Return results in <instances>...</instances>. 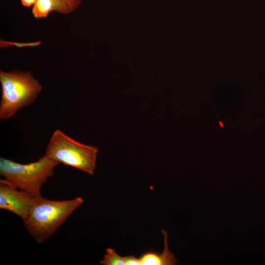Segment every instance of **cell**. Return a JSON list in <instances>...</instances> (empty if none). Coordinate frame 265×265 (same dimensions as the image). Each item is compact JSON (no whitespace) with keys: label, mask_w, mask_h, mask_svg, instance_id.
<instances>
[{"label":"cell","mask_w":265,"mask_h":265,"mask_svg":"<svg viewBox=\"0 0 265 265\" xmlns=\"http://www.w3.org/2000/svg\"><path fill=\"white\" fill-rule=\"evenodd\" d=\"M77 197L67 200H52L36 197L24 225L28 233L39 243L51 237L73 212L83 203Z\"/></svg>","instance_id":"6da1fadb"},{"label":"cell","mask_w":265,"mask_h":265,"mask_svg":"<svg viewBox=\"0 0 265 265\" xmlns=\"http://www.w3.org/2000/svg\"><path fill=\"white\" fill-rule=\"evenodd\" d=\"M1 96L0 119L11 117L19 110L32 104L42 85L30 71H0Z\"/></svg>","instance_id":"7a4b0ae2"},{"label":"cell","mask_w":265,"mask_h":265,"mask_svg":"<svg viewBox=\"0 0 265 265\" xmlns=\"http://www.w3.org/2000/svg\"><path fill=\"white\" fill-rule=\"evenodd\" d=\"M59 164L45 155L37 161L27 164L0 157V174L8 184L38 197L41 196L43 184L53 175L54 169Z\"/></svg>","instance_id":"3957f363"},{"label":"cell","mask_w":265,"mask_h":265,"mask_svg":"<svg viewBox=\"0 0 265 265\" xmlns=\"http://www.w3.org/2000/svg\"><path fill=\"white\" fill-rule=\"evenodd\" d=\"M98 151L97 147L83 144L56 129L49 140L45 155L59 163L93 175Z\"/></svg>","instance_id":"277c9868"},{"label":"cell","mask_w":265,"mask_h":265,"mask_svg":"<svg viewBox=\"0 0 265 265\" xmlns=\"http://www.w3.org/2000/svg\"><path fill=\"white\" fill-rule=\"evenodd\" d=\"M36 197L0 180V208L14 213L24 221L31 209Z\"/></svg>","instance_id":"5b68a950"},{"label":"cell","mask_w":265,"mask_h":265,"mask_svg":"<svg viewBox=\"0 0 265 265\" xmlns=\"http://www.w3.org/2000/svg\"><path fill=\"white\" fill-rule=\"evenodd\" d=\"M164 236V249L161 254L147 252L138 258L139 265H175L177 260L175 255L169 250L168 244L167 233L161 230Z\"/></svg>","instance_id":"8992f818"},{"label":"cell","mask_w":265,"mask_h":265,"mask_svg":"<svg viewBox=\"0 0 265 265\" xmlns=\"http://www.w3.org/2000/svg\"><path fill=\"white\" fill-rule=\"evenodd\" d=\"M57 10L55 0H37L33 5L32 13L35 18H44L51 12H57Z\"/></svg>","instance_id":"52a82bcc"},{"label":"cell","mask_w":265,"mask_h":265,"mask_svg":"<svg viewBox=\"0 0 265 265\" xmlns=\"http://www.w3.org/2000/svg\"><path fill=\"white\" fill-rule=\"evenodd\" d=\"M106 254L100 264L103 265H125L124 257L118 255L115 250L111 248L106 249Z\"/></svg>","instance_id":"ba28073f"},{"label":"cell","mask_w":265,"mask_h":265,"mask_svg":"<svg viewBox=\"0 0 265 265\" xmlns=\"http://www.w3.org/2000/svg\"><path fill=\"white\" fill-rule=\"evenodd\" d=\"M82 0H55L57 12L61 14L70 13L77 9Z\"/></svg>","instance_id":"9c48e42d"},{"label":"cell","mask_w":265,"mask_h":265,"mask_svg":"<svg viewBox=\"0 0 265 265\" xmlns=\"http://www.w3.org/2000/svg\"><path fill=\"white\" fill-rule=\"evenodd\" d=\"M41 41H38L35 42H30V43H16L13 42H8L4 41H0L1 47H6L7 46H11L12 45H14L18 47H29V46H38L41 44Z\"/></svg>","instance_id":"30bf717a"},{"label":"cell","mask_w":265,"mask_h":265,"mask_svg":"<svg viewBox=\"0 0 265 265\" xmlns=\"http://www.w3.org/2000/svg\"><path fill=\"white\" fill-rule=\"evenodd\" d=\"M124 261L125 265H139L138 258L132 255L124 257Z\"/></svg>","instance_id":"8fae6325"},{"label":"cell","mask_w":265,"mask_h":265,"mask_svg":"<svg viewBox=\"0 0 265 265\" xmlns=\"http://www.w3.org/2000/svg\"><path fill=\"white\" fill-rule=\"evenodd\" d=\"M22 5L26 7H29L33 5L37 0H20Z\"/></svg>","instance_id":"7c38bea8"},{"label":"cell","mask_w":265,"mask_h":265,"mask_svg":"<svg viewBox=\"0 0 265 265\" xmlns=\"http://www.w3.org/2000/svg\"><path fill=\"white\" fill-rule=\"evenodd\" d=\"M219 124L221 127H223V124L221 122H219Z\"/></svg>","instance_id":"4fadbf2b"}]
</instances>
